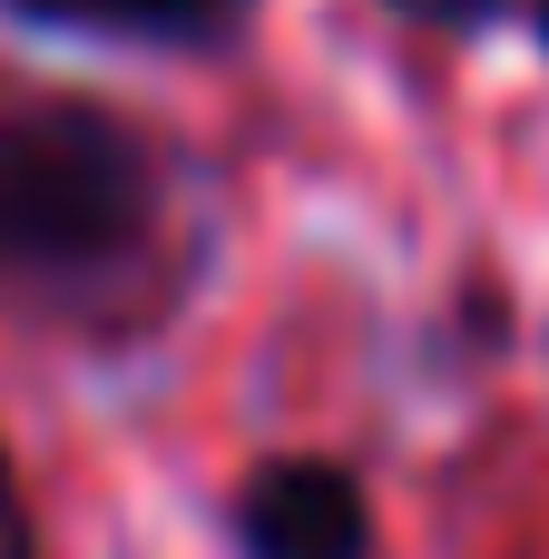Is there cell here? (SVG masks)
<instances>
[{"instance_id": "1", "label": "cell", "mask_w": 549, "mask_h": 559, "mask_svg": "<svg viewBox=\"0 0 549 559\" xmlns=\"http://www.w3.org/2000/svg\"><path fill=\"white\" fill-rule=\"evenodd\" d=\"M206 255L157 128L79 88L0 98V295L88 344L147 334Z\"/></svg>"}, {"instance_id": "2", "label": "cell", "mask_w": 549, "mask_h": 559, "mask_svg": "<svg viewBox=\"0 0 549 559\" xmlns=\"http://www.w3.org/2000/svg\"><path fill=\"white\" fill-rule=\"evenodd\" d=\"M226 550L236 559H373V491L334 452H275L236 481L226 501Z\"/></svg>"}, {"instance_id": "3", "label": "cell", "mask_w": 549, "mask_h": 559, "mask_svg": "<svg viewBox=\"0 0 549 559\" xmlns=\"http://www.w3.org/2000/svg\"><path fill=\"white\" fill-rule=\"evenodd\" d=\"M10 29L29 39H79V49H138V59H216L246 39L255 0H0Z\"/></svg>"}, {"instance_id": "4", "label": "cell", "mask_w": 549, "mask_h": 559, "mask_svg": "<svg viewBox=\"0 0 549 559\" xmlns=\"http://www.w3.org/2000/svg\"><path fill=\"white\" fill-rule=\"evenodd\" d=\"M393 20H413V29H432V39H481V29H501L521 0H383Z\"/></svg>"}, {"instance_id": "5", "label": "cell", "mask_w": 549, "mask_h": 559, "mask_svg": "<svg viewBox=\"0 0 549 559\" xmlns=\"http://www.w3.org/2000/svg\"><path fill=\"white\" fill-rule=\"evenodd\" d=\"M0 559H49V540H39V511H29V491H20L10 442H0Z\"/></svg>"}, {"instance_id": "6", "label": "cell", "mask_w": 549, "mask_h": 559, "mask_svg": "<svg viewBox=\"0 0 549 559\" xmlns=\"http://www.w3.org/2000/svg\"><path fill=\"white\" fill-rule=\"evenodd\" d=\"M521 10H530V29H540V49H549V0H521Z\"/></svg>"}]
</instances>
